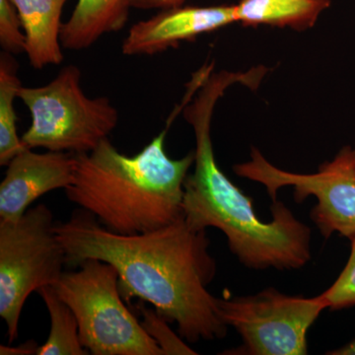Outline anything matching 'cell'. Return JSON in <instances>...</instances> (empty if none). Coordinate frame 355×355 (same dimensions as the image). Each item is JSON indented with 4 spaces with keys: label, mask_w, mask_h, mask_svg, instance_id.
<instances>
[{
    "label": "cell",
    "mask_w": 355,
    "mask_h": 355,
    "mask_svg": "<svg viewBox=\"0 0 355 355\" xmlns=\"http://www.w3.org/2000/svg\"><path fill=\"white\" fill-rule=\"evenodd\" d=\"M329 355H355V340L340 349L327 352Z\"/></svg>",
    "instance_id": "cell-21"
},
{
    "label": "cell",
    "mask_w": 355,
    "mask_h": 355,
    "mask_svg": "<svg viewBox=\"0 0 355 355\" xmlns=\"http://www.w3.org/2000/svg\"><path fill=\"white\" fill-rule=\"evenodd\" d=\"M62 273L58 296L73 311L84 347L93 355H164L123 303L119 273L111 263L83 261Z\"/></svg>",
    "instance_id": "cell-5"
},
{
    "label": "cell",
    "mask_w": 355,
    "mask_h": 355,
    "mask_svg": "<svg viewBox=\"0 0 355 355\" xmlns=\"http://www.w3.org/2000/svg\"><path fill=\"white\" fill-rule=\"evenodd\" d=\"M331 6V0H240L235 4L237 23L244 26L309 29Z\"/></svg>",
    "instance_id": "cell-13"
},
{
    "label": "cell",
    "mask_w": 355,
    "mask_h": 355,
    "mask_svg": "<svg viewBox=\"0 0 355 355\" xmlns=\"http://www.w3.org/2000/svg\"><path fill=\"white\" fill-rule=\"evenodd\" d=\"M40 345L35 340L22 343L18 347L10 345H0V354L1 355H33L37 354Z\"/></svg>",
    "instance_id": "cell-20"
},
{
    "label": "cell",
    "mask_w": 355,
    "mask_h": 355,
    "mask_svg": "<svg viewBox=\"0 0 355 355\" xmlns=\"http://www.w3.org/2000/svg\"><path fill=\"white\" fill-rule=\"evenodd\" d=\"M26 36L25 53L36 69L64 62L62 14L67 0H11Z\"/></svg>",
    "instance_id": "cell-11"
},
{
    "label": "cell",
    "mask_w": 355,
    "mask_h": 355,
    "mask_svg": "<svg viewBox=\"0 0 355 355\" xmlns=\"http://www.w3.org/2000/svg\"><path fill=\"white\" fill-rule=\"evenodd\" d=\"M233 170L238 176L263 184L272 202L284 187L294 189L296 202L314 196L318 203L311 211V219L321 234L326 239L334 233L349 240L355 237V162L352 147H343L333 160L324 163L314 174L279 169L257 148H252L249 161L235 165Z\"/></svg>",
    "instance_id": "cell-8"
},
{
    "label": "cell",
    "mask_w": 355,
    "mask_h": 355,
    "mask_svg": "<svg viewBox=\"0 0 355 355\" xmlns=\"http://www.w3.org/2000/svg\"><path fill=\"white\" fill-rule=\"evenodd\" d=\"M352 241V252L340 277L321 294L327 307L331 310L345 309L355 306V237Z\"/></svg>",
    "instance_id": "cell-17"
},
{
    "label": "cell",
    "mask_w": 355,
    "mask_h": 355,
    "mask_svg": "<svg viewBox=\"0 0 355 355\" xmlns=\"http://www.w3.org/2000/svg\"><path fill=\"white\" fill-rule=\"evenodd\" d=\"M67 265L96 259L111 263L119 273L125 299L139 298L154 306L179 336L195 343L227 335L219 315L218 298L207 286L216 275L207 230L191 227L184 216L140 234L123 235L105 228L86 210L55 224Z\"/></svg>",
    "instance_id": "cell-1"
},
{
    "label": "cell",
    "mask_w": 355,
    "mask_h": 355,
    "mask_svg": "<svg viewBox=\"0 0 355 355\" xmlns=\"http://www.w3.org/2000/svg\"><path fill=\"white\" fill-rule=\"evenodd\" d=\"M167 132L133 156L121 153L109 139L90 153L74 154L67 198L119 234H140L177 220L183 216L184 182L195 154L170 158Z\"/></svg>",
    "instance_id": "cell-3"
},
{
    "label": "cell",
    "mask_w": 355,
    "mask_h": 355,
    "mask_svg": "<svg viewBox=\"0 0 355 355\" xmlns=\"http://www.w3.org/2000/svg\"><path fill=\"white\" fill-rule=\"evenodd\" d=\"M128 0H78L69 20L62 25L60 42L69 51H83L104 35L127 24Z\"/></svg>",
    "instance_id": "cell-12"
},
{
    "label": "cell",
    "mask_w": 355,
    "mask_h": 355,
    "mask_svg": "<svg viewBox=\"0 0 355 355\" xmlns=\"http://www.w3.org/2000/svg\"><path fill=\"white\" fill-rule=\"evenodd\" d=\"M38 292L50 315L51 331L46 343L40 345L37 355L89 354L80 342L73 311L58 296L55 287L44 286Z\"/></svg>",
    "instance_id": "cell-15"
},
{
    "label": "cell",
    "mask_w": 355,
    "mask_h": 355,
    "mask_svg": "<svg viewBox=\"0 0 355 355\" xmlns=\"http://www.w3.org/2000/svg\"><path fill=\"white\" fill-rule=\"evenodd\" d=\"M237 23L235 4L218 6H176L162 9L149 18L135 23L123 39V55H153L182 42Z\"/></svg>",
    "instance_id": "cell-9"
},
{
    "label": "cell",
    "mask_w": 355,
    "mask_h": 355,
    "mask_svg": "<svg viewBox=\"0 0 355 355\" xmlns=\"http://www.w3.org/2000/svg\"><path fill=\"white\" fill-rule=\"evenodd\" d=\"M22 22L11 0H0V46L2 51L17 55L25 53L26 36Z\"/></svg>",
    "instance_id": "cell-18"
},
{
    "label": "cell",
    "mask_w": 355,
    "mask_h": 355,
    "mask_svg": "<svg viewBox=\"0 0 355 355\" xmlns=\"http://www.w3.org/2000/svg\"><path fill=\"white\" fill-rule=\"evenodd\" d=\"M76 156L49 151L37 153L25 148L7 165L0 184V219L17 221L42 196L69 188L73 181Z\"/></svg>",
    "instance_id": "cell-10"
},
{
    "label": "cell",
    "mask_w": 355,
    "mask_h": 355,
    "mask_svg": "<svg viewBox=\"0 0 355 355\" xmlns=\"http://www.w3.org/2000/svg\"><path fill=\"white\" fill-rule=\"evenodd\" d=\"M184 0H128L132 8L149 10V9H166L182 6Z\"/></svg>",
    "instance_id": "cell-19"
},
{
    "label": "cell",
    "mask_w": 355,
    "mask_h": 355,
    "mask_svg": "<svg viewBox=\"0 0 355 355\" xmlns=\"http://www.w3.org/2000/svg\"><path fill=\"white\" fill-rule=\"evenodd\" d=\"M17 62L11 53L0 55V165L7 166L18 153L27 148L17 132L14 101L22 84L18 77Z\"/></svg>",
    "instance_id": "cell-14"
},
{
    "label": "cell",
    "mask_w": 355,
    "mask_h": 355,
    "mask_svg": "<svg viewBox=\"0 0 355 355\" xmlns=\"http://www.w3.org/2000/svg\"><path fill=\"white\" fill-rule=\"evenodd\" d=\"M249 72L209 73L184 116L196 137L195 171L184 182L183 216L191 227H214L227 238L242 265L254 270H292L311 259V230L282 202H272L270 222L261 221L253 200L222 172L214 156L211 121L216 103L235 83L248 85Z\"/></svg>",
    "instance_id": "cell-2"
},
{
    "label": "cell",
    "mask_w": 355,
    "mask_h": 355,
    "mask_svg": "<svg viewBox=\"0 0 355 355\" xmlns=\"http://www.w3.org/2000/svg\"><path fill=\"white\" fill-rule=\"evenodd\" d=\"M139 311L142 315V327L157 343L164 355L169 354H197L188 345L182 340V336H178L169 328V322L161 316L155 309H148L146 306L140 305Z\"/></svg>",
    "instance_id": "cell-16"
},
{
    "label": "cell",
    "mask_w": 355,
    "mask_h": 355,
    "mask_svg": "<svg viewBox=\"0 0 355 355\" xmlns=\"http://www.w3.org/2000/svg\"><path fill=\"white\" fill-rule=\"evenodd\" d=\"M354 162H355V149H354Z\"/></svg>",
    "instance_id": "cell-22"
},
{
    "label": "cell",
    "mask_w": 355,
    "mask_h": 355,
    "mask_svg": "<svg viewBox=\"0 0 355 355\" xmlns=\"http://www.w3.org/2000/svg\"><path fill=\"white\" fill-rule=\"evenodd\" d=\"M80 79V69L70 64L46 85L20 88L18 98L32 116L21 137L26 146L79 154L108 139L118 125V110L109 98L88 97Z\"/></svg>",
    "instance_id": "cell-4"
},
{
    "label": "cell",
    "mask_w": 355,
    "mask_h": 355,
    "mask_svg": "<svg viewBox=\"0 0 355 355\" xmlns=\"http://www.w3.org/2000/svg\"><path fill=\"white\" fill-rule=\"evenodd\" d=\"M51 210L44 203L17 221L0 219V316L9 343L18 336L21 313L32 292L57 284L65 261Z\"/></svg>",
    "instance_id": "cell-6"
},
{
    "label": "cell",
    "mask_w": 355,
    "mask_h": 355,
    "mask_svg": "<svg viewBox=\"0 0 355 355\" xmlns=\"http://www.w3.org/2000/svg\"><path fill=\"white\" fill-rule=\"evenodd\" d=\"M219 315L243 345L223 354H307V333L328 309L321 294L305 298L268 288L254 295L218 298Z\"/></svg>",
    "instance_id": "cell-7"
}]
</instances>
